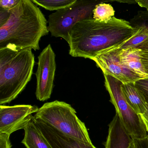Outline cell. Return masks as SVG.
I'll return each instance as SVG.
<instances>
[{"label":"cell","mask_w":148,"mask_h":148,"mask_svg":"<svg viewBox=\"0 0 148 148\" xmlns=\"http://www.w3.org/2000/svg\"><path fill=\"white\" fill-rule=\"evenodd\" d=\"M140 28L115 17L106 21L93 18L77 23L69 33V54L92 60L97 55L118 47L133 37Z\"/></svg>","instance_id":"cell-1"},{"label":"cell","mask_w":148,"mask_h":148,"mask_svg":"<svg viewBox=\"0 0 148 148\" xmlns=\"http://www.w3.org/2000/svg\"><path fill=\"white\" fill-rule=\"evenodd\" d=\"M47 21L36 4L20 0L11 9L8 21L0 27V49L40 50L39 42L49 33Z\"/></svg>","instance_id":"cell-2"},{"label":"cell","mask_w":148,"mask_h":148,"mask_svg":"<svg viewBox=\"0 0 148 148\" xmlns=\"http://www.w3.org/2000/svg\"><path fill=\"white\" fill-rule=\"evenodd\" d=\"M35 64L32 49H0V104L10 103L31 80Z\"/></svg>","instance_id":"cell-3"},{"label":"cell","mask_w":148,"mask_h":148,"mask_svg":"<svg viewBox=\"0 0 148 148\" xmlns=\"http://www.w3.org/2000/svg\"><path fill=\"white\" fill-rule=\"evenodd\" d=\"M34 116L67 136L92 142L84 123L78 118L71 106L65 102L55 100L45 103Z\"/></svg>","instance_id":"cell-4"},{"label":"cell","mask_w":148,"mask_h":148,"mask_svg":"<svg viewBox=\"0 0 148 148\" xmlns=\"http://www.w3.org/2000/svg\"><path fill=\"white\" fill-rule=\"evenodd\" d=\"M104 1L77 0L72 5L50 14L48 29L52 37L62 38L69 42V33L78 22L93 18L95 7Z\"/></svg>","instance_id":"cell-5"},{"label":"cell","mask_w":148,"mask_h":148,"mask_svg":"<svg viewBox=\"0 0 148 148\" xmlns=\"http://www.w3.org/2000/svg\"><path fill=\"white\" fill-rule=\"evenodd\" d=\"M105 86L110 97V102L114 105L118 116L127 133L132 139H143L147 133L140 116L137 114L125 99L120 80L112 76L104 74Z\"/></svg>","instance_id":"cell-6"},{"label":"cell","mask_w":148,"mask_h":148,"mask_svg":"<svg viewBox=\"0 0 148 148\" xmlns=\"http://www.w3.org/2000/svg\"><path fill=\"white\" fill-rule=\"evenodd\" d=\"M38 59V69L35 74L36 96L38 100L45 101L51 97L56 70V55L50 44L40 53Z\"/></svg>","instance_id":"cell-7"},{"label":"cell","mask_w":148,"mask_h":148,"mask_svg":"<svg viewBox=\"0 0 148 148\" xmlns=\"http://www.w3.org/2000/svg\"><path fill=\"white\" fill-rule=\"evenodd\" d=\"M39 108L31 105L0 106V133L11 135L23 129Z\"/></svg>","instance_id":"cell-8"},{"label":"cell","mask_w":148,"mask_h":148,"mask_svg":"<svg viewBox=\"0 0 148 148\" xmlns=\"http://www.w3.org/2000/svg\"><path fill=\"white\" fill-rule=\"evenodd\" d=\"M120 51L116 47L97 55L92 60L103 74L112 76L123 84L134 83L143 79L121 64L119 57Z\"/></svg>","instance_id":"cell-9"},{"label":"cell","mask_w":148,"mask_h":148,"mask_svg":"<svg viewBox=\"0 0 148 148\" xmlns=\"http://www.w3.org/2000/svg\"><path fill=\"white\" fill-rule=\"evenodd\" d=\"M35 119L37 125L52 148H97L92 142L69 136L41 119Z\"/></svg>","instance_id":"cell-10"},{"label":"cell","mask_w":148,"mask_h":148,"mask_svg":"<svg viewBox=\"0 0 148 148\" xmlns=\"http://www.w3.org/2000/svg\"><path fill=\"white\" fill-rule=\"evenodd\" d=\"M25 137L21 143L27 148H52L40 131L32 116L24 127Z\"/></svg>","instance_id":"cell-11"},{"label":"cell","mask_w":148,"mask_h":148,"mask_svg":"<svg viewBox=\"0 0 148 148\" xmlns=\"http://www.w3.org/2000/svg\"><path fill=\"white\" fill-rule=\"evenodd\" d=\"M119 57L123 65L134 72L143 78H148L141 63L138 50L132 47L120 51Z\"/></svg>","instance_id":"cell-12"},{"label":"cell","mask_w":148,"mask_h":148,"mask_svg":"<svg viewBox=\"0 0 148 148\" xmlns=\"http://www.w3.org/2000/svg\"><path fill=\"white\" fill-rule=\"evenodd\" d=\"M122 91L127 103L138 115L144 114L146 111L147 103L138 91L134 83L122 84Z\"/></svg>","instance_id":"cell-13"},{"label":"cell","mask_w":148,"mask_h":148,"mask_svg":"<svg viewBox=\"0 0 148 148\" xmlns=\"http://www.w3.org/2000/svg\"><path fill=\"white\" fill-rule=\"evenodd\" d=\"M77 0H32L36 5L50 11H56L72 5Z\"/></svg>","instance_id":"cell-14"},{"label":"cell","mask_w":148,"mask_h":148,"mask_svg":"<svg viewBox=\"0 0 148 148\" xmlns=\"http://www.w3.org/2000/svg\"><path fill=\"white\" fill-rule=\"evenodd\" d=\"M115 11L111 5L103 3L95 7L93 11L92 18L100 21H106L114 17Z\"/></svg>","instance_id":"cell-15"},{"label":"cell","mask_w":148,"mask_h":148,"mask_svg":"<svg viewBox=\"0 0 148 148\" xmlns=\"http://www.w3.org/2000/svg\"><path fill=\"white\" fill-rule=\"evenodd\" d=\"M148 38V31L144 28H140L138 32L130 39L117 47L120 51L134 47Z\"/></svg>","instance_id":"cell-16"},{"label":"cell","mask_w":148,"mask_h":148,"mask_svg":"<svg viewBox=\"0 0 148 148\" xmlns=\"http://www.w3.org/2000/svg\"><path fill=\"white\" fill-rule=\"evenodd\" d=\"M129 22L134 28H144L148 31V12L139 11Z\"/></svg>","instance_id":"cell-17"},{"label":"cell","mask_w":148,"mask_h":148,"mask_svg":"<svg viewBox=\"0 0 148 148\" xmlns=\"http://www.w3.org/2000/svg\"><path fill=\"white\" fill-rule=\"evenodd\" d=\"M134 47L138 49L141 63L145 73L148 75V38Z\"/></svg>","instance_id":"cell-18"},{"label":"cell","mask_w":148,"mask_h":148,"mask_svg":"<svg viewBox=\"0 0 148 148\" xmlns=\"http://www.w3.org/2000/svg\"><path fill=\"white\" fill-rule=\"evenodd\" d=\"M134 85L148 105V78L138 79L134 82Z\"/></svg>","instance_id":"cell-19"},{"label":"cell","mask_w":148,"mask_h":148,"mask_svg":"<svg viewBox=\"0 0 148 148\" xmlns=\"http://www.w3.org/2000/svg\"><path fill=\"white\" fill-rule=\"evenodd\" d=\"M20 0H1L0 8L7 10H11L19 3Z\"/></svg>","instance_id":"cell-20"},{"label":"cell","mask_w":148,"mask_h":148,"mask_svg":"<svg viewBox=\"0 0 148 148\" xmlns=\"http://www.w3.org/2000/svg\"><path fill=\"white\" fill-rule=\"evenodd\" d=\"M10 135L6 133H0V148H12Z\"/></svg>","instance_id":"cell-21"},{"label":"cell","mask_w":148,"mask_h":148,"mask_svg":"<svg viewBox=\"0 0 148 148\" xmlns=\"http://www.w3.org/2000/svg\"><path fill=\"white\" fill-rule=\"evenodd\" d=\"M11 10H7L0 8V27L3 26L7 23L10 16Z\"/></svg>","instance_id":"cell-22"},{"label":"cell","mask_w":148,"mask_h":148,"mask_svg":"<svg viewBox=\"0 0 148 148\" xmlns=\"http://www.w3.org/2000/svg\"><path fill=\"white\" fill-rule=\"evenodd\" d=\"M134 148H148V136L143 139H132Z\"/></svg>","instance_id":"cell-23"},{"label":"cell","mask_w":148,"mask_h":148,"mask_svg":"<svg viewBox=\"0 0 148 148\" xmlns=\"http://www.w3.org/2000/svg\"><path fill=\"white\" fill-rule=\"evenodd\" d=\"M139 116L145 127L146 132L148 133V105L147 104L146 111L144 114L140 115ZM147 136H148V134Z\"/></svg>","instance_id":"cell-24"},{"label":"cell","mask_w":148,"mask_h":148,"mask_svg":"<svg viewBox=\"0 0 148 148\" xmlns=\"http://www.w3.org/2000/svg\"><path fill=\"white\" fill-rule=\"evenodd\" d=\"M136 1V3H137L140 7L146 8L147 12H148V1L139 0Z\"/></svg>","instance_id":"cell-25"},{"label":"cell","mask_w":148,"mask_h":148,"mask_svg":"<svg viewBox=\"0 0 148 148\" xmlns=\"http://www.w3.org/2000/svg\"><path fill=\"white\" fill-rule=\"evenodd\" d=\"M129 148H134V144H133V140H132V143L130 145Z\"/></svg>","instance_id":"cell-26"}]
</instances>
